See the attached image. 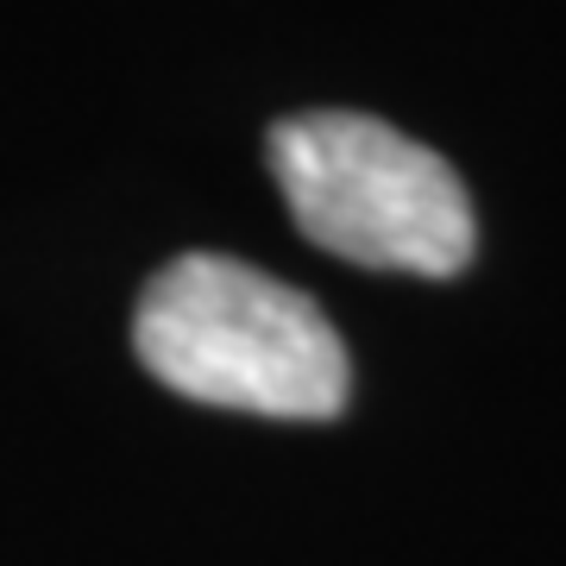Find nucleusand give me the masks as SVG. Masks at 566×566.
I'll use <instances>...</instances> for the list:
<instances>
[{"label":"nucleus","mask_w":566,"mask_h":566,"mask_svg":"<svg viewBox=\"0 0 566 566\" xmlns=\"http://www.w3.org/2000/svg\"><path fill=\"white\" fill-rule=\"evenodd\" d=\"M271 177L308 245L365 271L460 277L479 227L472 196L441 151L371 114H290L271 126Z\"/></svg>","instance_id":"obj_2"},{"label":"nucleus","mask_w":566,"mask_h":566,"mask_svg":"<svg viewBox=\"0 0 566 566\" xmlns=\"http://www.w3.org/2000/svg\"><path fill=\"white\" fill-rule=\"evenodd\" d=\"M133 346L164 390L271 422H327L353 390L322 303L221 252H182L145 283Z\"/></svg>","instance_id":"obj_1"}]
</instances>
